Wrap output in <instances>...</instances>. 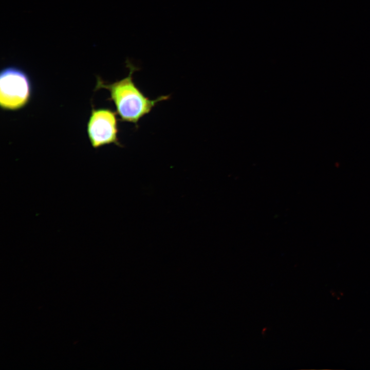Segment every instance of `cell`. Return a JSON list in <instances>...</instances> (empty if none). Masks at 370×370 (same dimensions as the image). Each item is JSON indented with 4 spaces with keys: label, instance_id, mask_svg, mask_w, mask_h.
Masks as SVG:
<instances>
[{
    "label": "cell",
    "instance_id": "obj_1",
    "mask_svg": "<svg viewBox=\"0 0 370 370\" xmlns=\"http://www.w3.org/2000/svg\"><path fill=\"white\" fill-rule=\"evenodd\" d=\"M126 66L129 69L127 77L112 83L98 77L95 90L103 88L108 90V100L114 102L120 119L137 125L158 102L169 99V96H161L154 100L146 97L133 81V73L139 68L128 59L126 61Z\"/></svg>",
    "mask_w": 370,
    "mask_h": 370
},
{
    "label": "cell",
    "instance_id": "obj_2",
    "mask_svg": "<svg viewBox=\"0 0 370 370\" xmlns=\"http://www.w3.org/2000/svg\"><path fill=\"white\" fill-rule=\"evenodd\" d=\"M31 94L29 77L21 69L10 66L0 76V105L4 110H15L25 106Z\"/></svg>",
    "mask_w": 370,
    "mask_h": 370
},
{
    "label": "cell",
    "instance_id": "obj_3",
    "mask_svg": "<svg viewBox=\"0 0 370 370\" xmlns=\"http://www.w3.org/2000/svg\"><path fill=\"white\" fill-rule=\"evenodd\" d=\"M117 114L109 108H92L87 132L92 147L98 148L112 143L122 146L118 137Z\"/></svg>",
    "mask_w": 370,
    "mask_h": 370
}]
</instances>
